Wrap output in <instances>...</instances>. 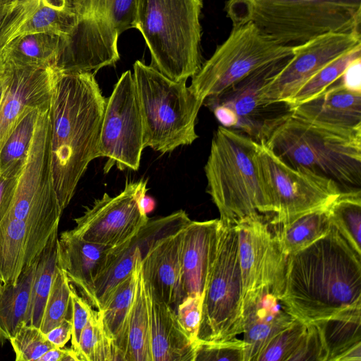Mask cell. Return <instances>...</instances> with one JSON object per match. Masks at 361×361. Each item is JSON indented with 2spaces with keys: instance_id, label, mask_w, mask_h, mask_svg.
Masks as SVG:
<instances>
[{
  "instance_id": "cell-1",
  "label": "cell",
  "mask_w": 361,
  "mask_h": 361,
  "mask_svg": "<svg viewBox=\"0 0 361 361\" xmlns=\"http://www.w3.org/2000/svg\"><path fill=\"white\" fill-rule=\"evenodd\" d=\"M281 302L305 323L361 315V255L332 224L324 236L287 257Z\"/></svg>"
},
{
  "instance_id": "cell-2",
  "label": "cell",
  "mask_w": 361,
  "mask_h": 361,
  "mask_svg": "<svg viewBox=\"0 0 361 361\" xmlns=\"http://www.w3.org/2000/svg\"><path fill=\"white\" fill-rule=\"evenodd\" d=\"M106 102L94 73L54 69L49 104L51 169L63 210L90 162L99 157Z\"/></svg>"
},
{
  "instance_id": "cell-3",
  "label": "cell",
  "mask_w": 361,
  "mask_h": 361,
  "mask_svg": "<svg viewBox=\"0 0 361 361\" xmlns=\"http://www.w3.org/2000/svg\"><path fill=\"white\" fill-rule=\"evenodd\" d=\"M258 143L238 130L219 126L204 166L207 192L219 219L237 224L245 218L272 216L267 190L255 161Z\"/></svg>"
},
{
  "instance_id": "cell-4",
  "label": "cell",
  "mask_w": 361,
  "mask_h": 361,
  "mask_svg": "<svg viewBox=\"0 0 361 361\" xmlns=\"http://www.w3.org/2000/svg\"><path fill=\"white\" fill-rule=\"evenodd\" d=\"M262 144L293 168L330 178L345 190H360L361 128L325 126L293 114Z\"/></svg>"
},
{
  "instance_id": "cell-5",
  "label": "cell",
  "mask_w": 361,
  "mask_h": 361,
  "mask_svg": "<svg viewBox=\"0 0 361 361\" xmlns=\"http://www.w3.org/2000/svg\"><path fill=\"white\" fill-rule=\"evenodd\" d=\"M224 11L232 26L252 23L286 45L329 32L360 31L361 0H226Z\"/></svg>"
},
{
  "instance_id": "cell-6",
  "label": "cell",
  "mask_w": 361,
  "mask_h": 361,
  "mask_svg": "<svg viewBox=\"0 0 361 361\" xmlns=\"http://www.w3.org/2000/svg\"><path fill=\"white\" fill-rule=\"evenodd\" d=\"M202 0H137L135 27L151 54V66L178 82L202 65Z\"/></svg>"
},
{
  "instance_id": "cell-7",
  "label": "cell",
  "mask_w": 361,
  "mask_h": 361,
  "mask_svg": "<svg viewBox=\"0 0 361 361\" xmlns=\"http://www.w3.org/2000/svg\"><path fill=\"white\" fill-rule=\"evenodd\" d=\"M133 75L145 148L165 154L191 145L198 137L195 123L203 100L186 86V80L173 81L141 61L135 62Z\"/></svg>"
},
{
  "instance_id": "cell-8",
  "label": "cell",
  "mask_w": 361,
  "mask_h": 361,
  "mask_svg": "<svg viewBox=\"0 0 361 361\" xmlns=\"http://www.w3.org/2000/svg\"><path fill=\"white\" fill-rule=\"evenodd\" d=\"M137 0H84L78 21L65 42L59 66L71 73L90 72L120 59L118 39L135 27Z\"/></svg>"
},
{
  "instance_id": "cell-9",
  "label": "cell",
  "mask_w": 361,
  "mask_h": 361,
  "mask_svg": "<svg viewBox=\"0 0 361 361\" xmlns=\"http://www.w3.org/2000/svg\"><path fill=\"white\" fill-rule=\"evenodd\" d=\"M216 255L203 293L197 342H221L243 332V284L236 225L220 220Z\"/></svg>"
},
{
  "instance_id": "cell-10",
  "label": "cell",
  "mask_w": 361,
  "mask_h": 361,
  "mask_svg": "<svg viewBox=\"0 0 361 361\" xmlns=\"http://www.w3.org/2000/svg\"><path fill=\"white\" fill-rule=\"evenodd\" d=\"M293 56L255 70L220 94L207 97L203 104L214 113L222 126L243 133L259 144L265 143L293 112L288 102L263 98L267 87Z\"/></svg>"
},
{
  "instance_id": "cell-11",
  "label": "cell",
  "mask_w": 361,
  "mask_h": 361,
  "mask_svg": "<svg viewBox=\"0 0 361 361\" xmlns=\"http://www.w3.org/2000/svg\"><path fill=\"white\" fill-rule=\"evenodd\" d=\"M293 54V46L279 43L252 23L233 26L228 37L192 77L189 87L204 102L255 70Z\"/></svg>"
},
{
  "instance_id": "cell-12",
  "label": "cell",
  "mask_w": 361,
  "mask_h": 361,
  "mask_svg": "<svg viewBox=\"0 0 361 361\" xmlns=\"http://www.w3.org/2000/svg\"><path fill=\"white\" fill-rule=\"evenodd\" d=\"M255 161L271 202V225L326 208L342 192L330 178L288 165L264 144L258 143Z\"/></svg>"
},
{
  "instance_id": "cell-13",
  "label": "cell",
  "mask_w": 361,
  "mask_h": 361,
  "mask_svg": "<svg viewBox=\"0 0 361 361\" xmlns=\"http://www.w3.org/2000/svg\"><path fill=\"white\" fill-rule=\"evenodd\" d=\"M145 148L143 124L133 75L124 72L106 98L98 145V155L107 158L104 171H137Z\"/></svg>"
},
{
  "instance_id": "cell-14",
  "label": "cell",
  "mask_w": 361,
  "mask_h": 361,
  "mask_svg": "<svg viewBox=\"0 0 361 361\" xmlns=\"http://www.w3.org/2000/svg\"><path fill=\"white\" fill-rule=\"evenodd\" d=\"M265 217L245 218L235 224L243 311L267 292L281 300L284 288L287 256L283 253Z\"/></svg>"
},
{
  "instance_id": "cell-15",
  "label": "cell",
  "mask_w": 361,
  "mask_h": 361,
  "mask_svg": "<svg viewBox=\"0 0 361 361\" xmlns=\"http://www.w3.org/2000/svg\"><path fill=\"white\" fill-rule=\"evenodd\" d=\"M147 180L126 183L114 197L104 193L82 215L74 219L70 231L87 242L115 247L136 235L147 223L140 200L147 191Z\"/></svg>"
},
{
  "instance_id": "cell-16",
  "label": "cell",
  "mask_w": 361,
  "mask_h": 361,
  "mask_svg": "<svg viewBox=\"0 0 361 361\" xmlns=\"http://www.w3.org/2000/svg\"><path fill=\"white\" fill-rule=\"evenodd\" d=\"M360 45V31H352L326 32L293 46L291 60L267 87L264 99L288 102L322 68Z\"/></svg>"
},
{
  "instance_id": "cell-17",
  "label": "cell",
  "mask_w": 361,
  "mask_h": 361,
  "mask_svg": "<svg viewBox=\"0 0 361 361\" xmlns=\"http://www.w3.org/2000/svg\"><path fill=\"white\" fill-rule=\"evenodd\" d=\"M60 216L28 219H11L0 223V282L14 284L32 264L59 228Z\"/></svg>"
},
{
  "instance_id": "cell-18",
  "label": "cell",
  "mask_w": 361,
  "mask_h": 361,
  "mask_svg": "<svg viewBox=\"0 0 361 361\" xmlns=\"http://www.w3.org/2000/svg\"><path fill=\"white\" fill-rule=\"evenodd\" d=\"M53 72L54 68H37L4 61L0 150L23 114L50 103Z\"/></svg>"
},
{
  "instance_id": "cell-19",
  "label": "cell",
  "mask_w": 361,
  "mask_h": 361,
  "mask_svg": "<svg viewBox=\"0 0 361 361\" xmlns=\"http://www.w3.org/2000/svg\"><path fill=\"white\" fill-rule=\"evenodd\" d=\"M184 227L157 240L141 255L142 271L147 284L174 310L184 298L181 266Z\"/></svg>"
},
{
  "instance_id": "cell-20",
  "label": "cell",
  "mask_w": 361,
  "mask_h": 361,
  "mask_svg": "<svg viewBox=\"0 0 361 361\" xmlns=\"http://www.w3.org/2000/svg\"><path fill=\"white\" fill-rule=\"evenodd\" d=\"M219 224V219L190 220L183 228L181 266L184 297L204 293L216 255Z\"/></svg>"
},
{
  "instance_id": "cell-21",
  "label": "cell",
  "mask_w": 361,
  "mask_h": 361,
  "mask_svg": "<svg viewBox=\"0 0 361 361\" xmlns=\"http://www.w3.org/2000/svg\"><path fill=\"white\" fill-rule=\"evenodd\" d=\"M168 231L163 217L149 219L133 238L114 247L105 271L93 284L88 304L101 310L116 286L133 271L141 250L165 236Z\"/></svg>"
},
{
  "instance_id": "cell-22",
  "label": "cell",
  "mask_w": 361,
  "mask_h": 361,
  "mask_svg": "<svg viewBox=\"0 0 361 361\" xmlns=\"http://www.w3.org/2000/svg\"><path fill=\"white\" fill-rule=\"evenodd\" d=\"M113 247L83 240L70 230L63 232L59 238L58 264L87 302L93 284L108 265Z\"/></svg>"
},
{
  "instance_id": "cell-23",
  "label": "cell",
  "mask_w": 361,
  "mask_h": 361,
  "mask_svg": "<svg viewBox=\"0 0 361 361\" xmlns=\"http://www.w3.org/2000/svg\"><path fill=\"white\" fill-rule=\"evenodd\" d=\"M340 78L317 96L293 107V114L325 126L361 128V92L348 89Z\"/></svg>"
},
{
  "instance_id": "cell-24",
  "label": "cell",
  "mask_w": 361,
  "mask_h": 361,
  "mask_svg": "<svg viewBox=\"0 0 361 361\" xmlns=\"http://www.w3.org/2000/svg\"><path fill=\"white\" fill-rule=\"evenodd\" d=\"M147 286L152 361H194L196 344L181 327L175 310Z\"/></svg>"
},
{
  "instance_id": "cell-25",
  "label": "cell",
  "mask_w": 361,
  "mask_h": 361,
  "mask_svg": "<svg viewBox=\"0 0 361 361\" xmlns=\"http://www.w3.org/2000/svg\"><path fill=\"white\" fill-rule=\"evenodd\" d=\"M295 319L275 295L264 293L243 311L244 361H256L269 342Z\"/></svg>"
},
{
  "instance_id": "cell-26",
  "label": "cell",
  "mask_w": 361,
  "mask_h": 361,
  "mask_svg": "<svg viewBox=\"0 0 361 361\" xmlns=\"http://www.w3.org/2000/svg\"><path fill=\"white\" fill-rule=\"evenodd\" d=\"M141 255L142 252L138 254L130 274L116 286L102 309L98 310L121 361H125L128 348L129 317Z\"/></svg>"
},
{
  "instance_id": "cell-27",
  "label": "cell",
  "mask_w": 361,
  "mask_h": 361,
  "mask_svg": "<svg viewBox=\"0 0 361 361\" xmlns=\"http://www.w3.org/2000/svg\"><path fill=\"white\" fill-rule=\"evenodd\" d=\"M64 47L61 37L32 32L14 37L4 51V61L37 68H55Z\"/></svg>"
},
{
  "instance_id": "cell-28",
  "label": "cell",
  "mask_w": 361,
  "mask_h": 361,
  "mask_svg": "<svg viewBox=\"0 0 361 361\" xmlns=\"http://www.w3.org/2000/svg\"><path fill=\"white\" fill-rule=\"evenodd\" d=\"M38 257L32 264L23 271L14 284L3 283L0 288L1 345L6 341H9L18 326L25 323Z\"/></svg>"
},
{
  "instance_id": "cell-29",
  "label": "cell",
  "mask_w": 361,
  "mask_h": 361,
  "mask_svg": "<svg viewBox=\"0 0 361 361\" xmlns=\"http://www.w3.org/2000/svg\"><path fill=\"white\" fill-rule=\"evenodd\" d=\"M125 361H152L148 289L140 262L128 323Z\"/></svg>"
},
{
  "instance_id": "cell-30",
  "label": "cell",
  "mask_w": 361,
  "mask_h": 361,
  "mask_svg": "<svg viewBox=\"0 0 361 361\" xmlns=\"http://www.w3.org/2000/svg\"><path fill=\"white\" fill-rule=\"evenodd\" d=\"M274 226V235L286 256L301 250L324 236L331 226L327 207Z\"/></svg>"
},
{
  "instance_id": "cell-31",
  "label": "cell",
  "mask_w": 361,
  "mask_h": 361,
  "mask_svg": "<svg viewBox=\"0 0 361 361\" xmlns=\"http://www.w3.org/2000/svg\"><path fill=\"white\" fill-rule=\"evenodd\" d=\"M78 21L77 12L69 0H39L33 13L14 37L32 32H48L61 37L65 42Z\"/></svg>"
},
{
  "instance_id": "cell-32",
  "label": "cell",
  "mask_w": 361,
  "mask_h": 361,
  "mask_svg": "<svg viewBox=\"0 0 361 361\" xmlns=\"http://www.w3.org/2000/svg\"><path fill=\"white\" fill-rule=\"evenodd\" d=\"M58 228L53 231L38 257L32 282L30 302L25 324L39 328L58 267Z\"/></svg>"
},
{
  "instance_id": "cell-33",
  "label": "cell",
  "mask_w": 361,
  "mask_h": 361,
  "mask_svg": "<svg viewBox=\"0 0 361 361\" xmlns=\"http://www.w3.org/2000/svg\"><path fill=\"white\" fill-rule=\"evenodd\" d=\"M331 224L361 255V190L342 191L327 207Z\"/></svg>"
},
{
  "instance_id": "cell-34",
  "label": "cell",
  "mask_w": 361,
  "mask_h": 361,
  "mask_svg": "<svg viewBox=\"0 0 361 361\" xmlns=\"http://www.w3.org/2000/svg\"><path fill=\"white\" fill-rule=\"evenodd\" d=\"M314 323L321 332L326 361H338L346 351L361 344V315L336 317Z\"/></svg>"
},
{
  "instance_id": "cell-35",
  "label": "cell",
  "mask_w": 361,
  "mask_h": 361,
  "mask_svg": "<svg viewBox=\"0 0 361 361\" xmlns=\"http://www.w3.org/2000/svg\"><path fill=\"white\" fill-rule=\"evenodd\" d=\"M75 353L78 361L121 360L101 314L95 309H93L89 322L80 334Z\"/></svg>"
},
{
  "instance_id": "cell-36",
  "label": "cell",
  "mask_w": 361,
  "mask_h": 361,
  "mask_svg": "<svg viewBox=\"0 0 361 361\" xmlns=\"http://www.w3.org/2000/svg\"><path fill=\"white\" fill-rule=\"evenodd\" d=\"M47 105L30 109L20 117L1 148L0 174L16 161L27 158L41 111Z\"/></svg>"
},
{
  "instance_id": "cell-37",
  "label": "cell",
  "mask_w": 361,
  "mask_h": 361,
  "mask_svg": "<svg viewBox=\"0 0 361 361\" xmlns=\"http://www.w3.org/2000/svg\"><path fill=\"white\" fill-rule=\"evenodd\" d=\"M358 57H361V45L322 68L303 84L288 102L293 108L317 96L335 83L348 66Z\"/></svg>"
},
{
  "instance_id": "cell-38",
  "label": "cell",
  "mask_w": 361,
  "mask_h": 361,
  "mask_svg": "<svg viewBox=\"0 0 361 361\" xmlns=\"http://www.w3.org/2000/svg\"><path fill=\"white\" fill-rule=\"evenodd\" d=\"M72 285L59 264L48 295L39 329L47 334L66 318H71Z\"/></svg>"
},
{
  "instance_id": "cell-39",
  "label": "cell",
  "mask_w": 361,
  "mask_h": 361,
  "mask_svg": "<svg viewBox=\"0 0 361 361\" xmlns=\"http://www.w3.org/2000/svg\"><path fill=\"white\" fill-rule=\"evenodd\" d=\"M307 329V323L295 319L269 342L256 361H291L302 342Z\"/></svg>"
},
{
  "instance_id": "cell-40",
  "label": "cell",
  "mask_w": 361,
  "mask_h": 361,
  "mask_svg": "<svg viewBox=\"0 0 361 361\" xmlns=\"http://www.w3.org/2000/svg\"><path fill=\"white\" fill-rule=\"evenodd\" d=\"M16 361H38L54 345L39 327L21 324L9 340Z\"/></svg>"
},
{
  "instance_id": "cell-41",
  "label": "cell",
  "mask_w": 361,
  "mask_h": 361,
  "mask_svg": "<svg viewBox=\"0 0 361 361\" xmlns=\"http://www.w3.org/2000/svg\"><path fill=\"white\" fill-rule=\"evenodd\" d=\"M39 0H23L0 6V73L4 69V51L20 26L33 13Z\"/></svg>"
},
{
  "instance_id": "cell-42",
  "label": "cell",
  "mask_w": 361,
  "mask_h": 361,
  "mask_svg": "<svg viewBox=\"0 0 361 361\" xmlns=\"http://www.w3.org/2000/svg\"><path fill=\"white\" fill-rule=\"evenodd\" d=\"M245 343L233 338L221 342H197L194 361H244Z\"/></svg>"
},
{
  "instance_id": "cell-43",
  "label": "cell",
  "mask_w": 361,
  "mask_h": 361,
  "mask_svg": "<svg viewBox=\"0 0 361 361\" xmlns=\"http://www.w3.org/2000/svg\"><path fill=\"white\" fill-rule=\"evenodd\" d=\"M202 300L203 295L190 294L185 296L175 310L178 322L188 338L195 344L197 343Z\"/></svg>"
},
{
  "instance_id": "cell-44",
  "label": "cell",
  "mask_w": 361,
  "mask_h": 361,
  "mask_svg": "<svg viewBox=\"0 0 361 361\" xmlns=\"http://www.w3.org/2000/svg\"><path fill=\"white\" fill-rule=\"evenodd\" d=\"M326 361L327 355L319 329L316 323H307L302 342L291 361Z\"/></svg>"
},
{
  "instance_id": "cell-45",
  "label": "cell",
  "mask_w": 361,
  "mask_h": 361,
  "mask_svg": "<svg viewBox=\"0 0 361 361\" xmlns=\"http://www.w3.org/2000/svg\"><path fill=\"white\" fill-rule=\"evenodd\" d=\"M26 159L16 161L0 174V222L10 209Z\"/></svg>"
},
{
  "instance_id": "cell-46",
  "label": "cell",
  "mask_w": 361,
  "mask_h": 361,
  "mask_svg": "<svg viewBox=\"0 0 361 361\" xmlns=\"http://www.w3.org/2000/svg\"><path fill=\"white\" fill-rule=\"evenodd\" d=\"M71 348L77 350L80 334L89 322L93 307L77 292L72 286L71 292Z\"/></svg>"
},
{
  "instance_id": "cell-47",
  "label": "cell",
  "mask_w": 361,
  "mask_h": 361,
  "mask_svg": "<svg viewBox=\"0 0 361 361\" xmlns=\"http://www.w3.org/2000/svg\"><path fill=\"white\" fill-rule=\"evenodd\" d=\"M71 318H66L45 334L49 342L55 347L63 348L71 338Z\"/></svg>"
},
{
  "instance_id": "cell-48",
  "label": "cell",
  "mask_w": 361,
  "mask_h": 361,
  "mask_svg": "<svg viewBox=\"0 0 361 361\" xmlns=\"http://www.w3.org/2000/svg\"><path fill=\"white\" fill-rule=\"evenodd\" d=\"M340 79L348 89L361 92V57L353 60L348 66Z\"/></svg>"
},
{
  "instance_id": "cell-49",
  "label": "cell",
  "mask_w": 361,
  "mask_h": 361,
  "mask_svg": "<svg viewBox=\"0 0 361 361\" xmlns=\"http://www.w3.org/2000/svg\"><path fill=\"white\" fill-rule=\"evenodd\" d=\"M38 361H78L76 353L71 348L53 347L45 353Z\"/></svg>"
},
{
  "instance_id": "cell-50",
  "label": "cell",
  "mask_w": 361,
  "mask_h": 361,
  "mask_svg": "<svg viewBox=\"0 0 361 361\" xmlns=\"http://www.w3.org/2000/svg\"><path fill=\"white\" fill-rule=\"evenodd\" d=\"M140 205L144 212L147 213L152 212L155 206V202L153 198L148 196L147 194L142 196L140 200Z\"/></svg>"
},
{
  "instance_id": "cell-51",
  "label": "cell",
  "mask_w": 361,
  "mask_h": 361,
  "mask_svg": "<svg viewBox=\"0 0 361 361\" xmlns=\"http://www.w3.org/2000/svg\"><path fill=\"white\" fill-rule=\"evenodd\" d=\"M23 0H0V6L12 5Z\"/></svg>"
},
{
  "instance_id": "cell-52",
  "label": "cell",
  "mask_w": 361,
  "mask_h": 361,
  "mask_svg": "<svg viewBox=\"0 0 361 361\" xmlns=\"http://www.w3.org/2000/svg\"><path fill=\"white\" fill-rule=\"evenodd\" d=\"M69 1L72 4L73 7L75 8L76 12H78V10L79 9V8L82 5V2L84 1V0H69Z\"/></svg>"
},
{
  "instance_id": "cell-53",
  "label": "cell",
  "mask_w": 361,
  "mask_h": 361,
  "mask_svg": "<svg viewBox=\"0 0 361 361\" xmlns=\"http://www.w3.org/2000/svg\"><path fill=\"white\" fill-rule=\"evenodd\" d=\"M4 94V78L2 72L0 73V104Z\"/></svg>"
},
{
  "instance_id": "cell-54",
  "label": "cell",
  "mask_w": 361,
  "mask_h": 361,
  "mask_svg": "<svg viewBox=\"0 0 361 361\" xmlns=\"http://www.w3.org/2000/svg\"><path fill=\"white\" fill-rule=\"evenodd\" d=\"M2 284H3V283H1L0 282V288H1V286H2Z\"/></svg>"
}]
</instances>
